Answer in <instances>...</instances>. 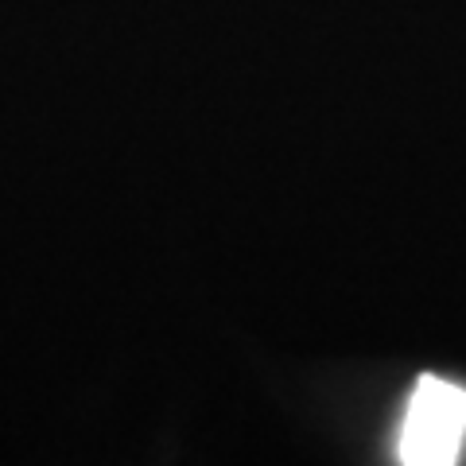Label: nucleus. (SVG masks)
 <instances>
[{"label":"nucleus","mask_w":466,"mask_h":466,"mask_svg":"<svg viewBox=\"0 0 466 466\" xmlns=\"http://www.w3.org/2000/svg\"><path fill=\"white\" fill-rule=\"evenodd\" d=\"M466 440V389L443 377H420L400 428V462L451 466Z\"/></svg>","instance_id":"f257e3e1"}]
</instances>
